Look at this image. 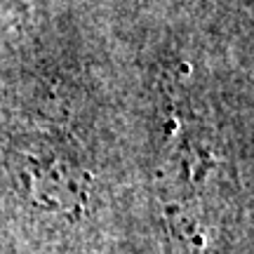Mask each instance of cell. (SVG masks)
I'll use <instances>...</instances> for the list:
<instances>
[{"mask_svg": "<svg viewBox=\"0 0 254 254\" xmlns=\"http://www.w3.org/2000/svg\"><path fill=\"white\" fill-rule=\"evenodd\" d=\"M12 172L19 193L43 214L78 226L104 212V190L97 174L57 146L38 144L17 151Z\"/></svg>", "mask_w": 254, "mask_h": 254, "instance_id": "cell-1", "label": "cell"}]
</instances>
